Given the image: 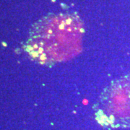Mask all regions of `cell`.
<instances>
[{"instance_id": "cell-1", "label": "cell", "mask_w": 130, "mask_h": 130, "mask_svg": "<svg viewBox=\"0 0 130 130\" xmlns=\"http://www.w3.org/2000/svg\"><path fill=\"white\" fill-rule=\"evenodd\" d=\"M84 32L83 23L76 14H48L32 26L26 51L41 64L68 61L81 52Z\"/></svg>"}, {"instance_id": "cell-2", "label": "cell", "mask_w": 130, "mask_h": 130, "mask_svg": "<svg viewBox=\"0 0 130 130\" xmlns=\"http://www.w3.org/2000/svg\"><path fill=\"white\" fill-rule=\"evenodd\" d=\"M95 111L101 125H130V74L113 82L103 90Z\"/></svg>"}]
</instances>
